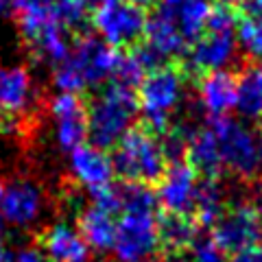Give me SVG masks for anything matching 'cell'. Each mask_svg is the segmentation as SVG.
<instances>
[{"label": "cell", "mask_w": 262, "mask_h": 262, "mask_svg": "<svg viewBox=\"0 0 262 262\" xmlns=\"http://www.w3.org/2000/svg\"><path fill=\"white\" fill-rule=\"evenodd\" d=\"M251 9L253 11H262V0H251Z\"/></svg>", "instance_id": "74e56055"}, {"label": "cell", "mask_w": 262, "mask_h": 262, "mask_svg": "<svg viewBox=\"0 0 262 262\" xmlns=\"http://www.w3.org/2000/svg\"><path fill=\"white\" fill-rule=\"evenodd\" d=\"M55 18L63 29H81L88 20L83 0H55Z\"/></svg>", "instance_id": "83f0119b"}, {"label": "cell", "mask_w": 262, "mask_h": 262, "mask_svg": "<svg viewBox=\"0 0 262 262\" xmlns=\"http://www.w3.org/2000/svg\"><path fill=\"white\" fill-rule=\"evenodd\" d=\"M92 24L98 33V39H103L107 46L127 48L144 37L146 15L142 7L129 3V0H110V3L96 7Z\"/></svg>", "instance_id": "52a82bcc"}, {"label": "cell", "mask_w": 262, "mask_h": 262, "mask_svg": "<svg viewBox=\"0 0 262 262\" xmlns=\"http://www.w3.org/2000/svg\"><path fill=\"white\" fill-rule=\"evenodd\" d=\"M225 212V194L214 179H208L199 186L194 203V223L201 227H214Z\"/></svg>", "instance_id": "cb8c5ba5"}, {"label": "cell", "mask_w": 262, "mask_h": 262, "mask_svg": "<svg viewBox=\"0 0 262 262\" xmlns=\"http://www.w3.org/2000/svg\"><path fill=\"white\" fill-rule=\"evenodd\" d=\"M3 192H5V184H0V203H3Z\"/></svg>", "instance_id": "ab89813d"}, {"label": "cell", "mask_w": 262, "mask_h": 262, "mask_svg": "<svg viewBox=\"0 0 262 262\" xmlns=\"http://www.w3.org/2000/svg\"><path fill=\"white\" fill-rule=\"evenodd\" d=\"M83 3H85L88 7H101V5H105V3H110V0H83Z\"/></svg>", "instance_id": "d590c367"}, {"label": "cell", "mask_w": 262, "mask_h": 262, "mask_svg": "<svg viewBox=\"0 0 262 262\" xmlns=\"http://www.w3.org/2000/svg\"><path fill=\"white\" fill-rule=\"evenodd\" d=\"M186 96V79L175 66H158L140 83L138 110L153 131H164L170 118L182 107Z\"/></svg>", "instance_id": "3957f363"}, {"label": "cell", "mask_w": 262, "mask_h": 262, "mask_svg": "<svg viewBox=\"0 0 262 262\" xmlns=\"http://www.w3.org/2000/svg\"><path fill=\"white\" fill-rule=\"evenodd\" d=\"M184 153L188 158V164L196 170L203 173L208 179L216 177L219 170L223 168L221 164V153H219V142L212 127H201L194 129L186 136L184 140Z\"/></svg>", "instance_id": "d6986e66"}, {"label": "cell", "mask_w": 262, "mask_h": 262, "mask_svg": "<svg viewBox=\"0 0 262 262\" xmlns=\"http://www.w3.org/2000/svg\"><path fill=\"white\" fill-rule=\"evenodd\" d=\"M151 57L146 55L144 51H131V53H120L116 70H114V83L127 85L134 90V85H140L144 77L149 75L151 70Z\"/></svg>", "instance_id": "484cf974"}, {"label": "cell", "mask_w": 262, "mask_h": 262, "mask_svg": "<svg viewBox=\"0 0 262 262\" xmlns=\"http://www.w3.org/2000/svg\"><path fill=\"white\" fill-rule=\"evenodd\" d=\"M114 170L129 184H153L166 170V151L164 144L149 131L131 129L116 144L114 151Z\"/></svg>", "instance_id": "277c9868"}, {"label": "cell", "mask_w": 262, "mask_h": 262, "mask_svg": "<svg viewBox=\"0 0 262 262\" xmlns=\"http://www.w3.org/2000/svg\"><path fill=\"white\" fill-rule=\"evenodd\" d=\"M46 212V196L42 186L29 177H15L5 186L0 216L15 229H31Z\"/></svg>", "instance_id": "9c48e42d"}, {"label": "cell", "mask_w": 262, "mask_h": 262, "mask_svg": "<svg viewBox=\"0 0 262 262\" xmlns=\"http://www.w3.org/2000/svg\"><path fill=\"white\" fill-rule=\"evenodd\" d=\"M238 53V39L236 31H214L206 29L201 37L194 39L192 51L188 55V63L196 72H216L227 70L234 63Z\"/></svg>", "instance_id": "4fadbf2b"}, {"label": "cell", "mask_w": 262, "mask_h": 262, "mask_svg": "<svg viewBox=\"0 0 262 262\" xmlns=\"http://www.w3.org/2000/svg\"><path fill=\"white\" fill-rule=\"evenodd\" d=\"M196 101L212 120L229 116V112L236 107V77L227 70L203 75L196 85Z\"/></svg>", "instance_id": "e0dca14e"}, {"label": "cell", "mask_w": 262, "mask_h": 262, "mask_svg": "<svg viewBox=\"0 0 262 262\" xmlns=\"http://www.w3.org/2000/svg\"><path fill=\"white\" fill-rule=\"evenodd\" d=\"M39 249L48 262H90L92 253L77 225L66 221H57L44 227L39 236Z\"/></svg>", "instance_id": "2e32d148"}, {"label": "cell", "mask_w": 262, "mask_h": 262, "mask_svg": "<svg viewBox=\"0 0 262 262\" xmlns=\"http://www.w3.org/2000/svg\"><path fill=\"white\" fill-rule=\"evenodd\" d=\"M162 247L155 210H125L116 221L114 262H151Z\"/></svg>", "instance_id": "5b68a950"}, {"label": "cell", "mask_w": 262, "mask_h": 262, "mask_svg": "<svg viewBox=\"0 0 262 262\" xmlns=\"http://www.w3.org/2000/svg\"><path fill=\"white\" fill-rule=\"evenodd\" d=\"M258 144H260V164H262V138H258Z\"/></svg>", "instance_id": "60d3db41"}, {"label": "cell", "mask_w": 262, "mask_h": 262, "mask_svg": "<svg viewBox=\"0 0 262 262\" xmlns=\"http://www.w3.org/2000/svg\"><path fill=\"white\" fill-rule=\"evenodd\" d=\"M212 238L227 251H241L249 245L262 241V208L258 203H234L229 206L214 225Z\"/></svg>", "instance_id": "ba28073f"}, {"label": "cell", "mask_w": 262, "mask_h": 262, "mask_svg": "<svg viewBox=\"0 0 262 262\" xmlns=\"http://www.w3.org/2000/svg\"><path fill=\"white\" fill-rule=\"evenodd\" d=\"M229 262H262V241L232 253V260Z\"/></svg>", "instance_id": "f546056e"}, {"label": "cell", "mask_w": 262, "mask_h": 262, "mask_svg": "<svg viewBox=\"0 0 262 262\" xmlns=\"http://www.w3.org/2000/svg\"><path fill=\"white\" fill-rule=\"evenodd\" d=\"M13 262H48L46 256L42 253L39 247H33V245H27V247H20L15 251Z\"/></svg>", "instance_id": "4dcf8cb0"}, {"label": "cell", "mask_w": 262, "mask_h": 262, "mask_svg": "<svg viewBox=\"0 0 262 262\" xmlns=\"http://www.w3.org/2000/svg\"><path fill=\"white\" fill-rule=\"evenodd\" d=\"M129 3H134V5H138V7H146V5L160 3V0H129Z\"/></svg>", "instance_id": "e575fe53"}, {"label": "cell", "mask_w": 262, "mask_h": 262, "mask_svg": "<svg viewBox=\"0 0 262 262\" xmlns=\"http://www.w3.org/2000/svg\"><path fill=\"white\" fill-rule=\"evenodd\" d=\"M199 173L188 162H173L158 182V203L170 216H188L194 212L199 192Z\"/></svg>", "instance_id": "8fae6325"}, {"label": "cell", "mask_w": 262, "mask_h": 262, "mask_svg": "<svg viewBox=\"0 0 262 262\" xmlns=\"http://www.w3.org/2000/svg\"><path fill=\"white\" fill-rule=\"evenodd\" d=\"M0 262H9V251H7V245L3 238H0Z\"/></svg>", "instance_id": "d6a6232c"}, {"label": "cell", "mask_w": 262, "mask_h": 262, "mask_svg": "<svg viewBox=\"0 0 262 262\" xmlns=\"http://www.w3.org/2000/svg\"><path fill=\"white\" fill-rule=\"evenodd\" d=\"M116 214L105 208L90 206L79 214L77 229L88 243V247L96 253H112L114 238H116Z\"/></svg>", "instance_id": "ac0fdd59"}, {"label": "cell", "mask_w": 262, "mask_h": 262, "mask_svg": "<svg viewBox=\"0 0 262 262\" xmlns=\"http://www.w3.org/2000/svg\"><path fill=\"white\" fill-rule=\"evenodd\" d=\"M138 114V94L127 85L112 83L88 105V138L103 151L116 146L134 129Z\"/></svg>", "instance_id": "7a4b0ae2"}, {"label": "cell", "mask_w": 262, "mask_h": 262, "mask_svg": "<svg viewBox=\"0 0 262 262\" xmlns=\"http://www.w3.org/2000/svg\"><path fill=\"white\" fill-rule=\"evenodd\" d=\"M190 256L192 262H227V253L212 236H196V241L190 245Z\"/></svg>", "instance_id": "f1b7e54d"}, {"label": "cell", "mask_w": 262, "mask_h": 262, "mask_svg": "<svg viewBox=\"0 0 262 262\" xmlns=\"http://www.w3.org/2000/svg\"><path fill=\"white\" fill-rule=\"evenodd\" d=\"M210 127L216 136L223 168L238 177H249L256 173L260 166V144L256 134L245 122L229 116L212 120Z\"/></svg>", "instance_id": "8992f818"}, {"label": "cell", "mask_w": 262, "mask_h": 262, "mask_svg": "<svg viewBox=\"0 0 262 262\" xmlns=\"http://www.w3.org/2000/svg\"><path fill=\"white\" fill-rule=\"evenodd\" d=\"M24 39H27L31 53L35 55V59L44 61L48 66H59L70 55V48H72L68 42V35H66V31L59 22L46 24V27L37 29Z\"/></svg>", "instance_id": "44dd1931"}, {"label": "cell", "mask_w": 262, "mask_h": 262, "mask_svg": "<svg viewBox=\"0 0 262 262\" xmlns=\"http://www.w3.org/2000/svg\"><path fill=\"white\" fill-rule=\"evenodd\" d=\"M11 11L18 13L22 37L46 27L55 18V0H11Z\"/></svg>", "instance_id": "603a6c76"}, {"label": "cell", "mask_w": 262, "mask_h": 262, "mask_svg": "<svg viewBox=\"0 0 262 262\" xmlns=\"http://www.w3.org/2000/svg\"><path fill=\"white\" fill-rule=\"evenodd\" d=\"M3 127H5V114L0 112V131H3Z\"/></svg>", "instance_id": "f35d334b"}, {"label": "cell", "mask_w": 262, "mask_h": 262, "mask_svg": "<svg viewBox=\"0 0 262 262\" xmlns=\"http://www.w3.org/2000/svg\"><path fill=\"white\" fill-rule=\"evenodd\" d=\"M184 48H186V39L168 11H164L160 7L151 18H146L142 51L151 57L153 63L175 59V57L184 53Z\"/></svg>", "instance_id": "9a60e30c"}, {"label": "cell", "mask_w": 262, "mask_h": 262, "mask_svg": "<svg viewBox=\"0 0 262 262\" xmlns=\"http://www.w3.org/2000/svg\"><path fill=\"white\" fill-rule=\"evenodd\" d=\"M160 7L173 15L186 42H194L203 35L210 13L214 9L210 0H160Z\"/></svg>", "instance_id": "ffe728a7"}, {"label": "cell", "mask_w": 262, "mask_h": 262, "mask_svg": "<svg viewBox=\"0 0 262 262\" xmlns=\"http://www.w3.org/2000/svg\"><path fill=\"white\" fill-rule=\"evenodd\" d=\"M238 46L251 57H262V11H251L236 24Z\"/></svg>", "instance_id": "4316f807"}, {"label": "cell", "mask_w": 262, "mask_h": 262, "mask_svg": "<svg viewBox=\"0 0 262 262\" xmlns=\"http://www.w3.org/2000/svg\"><path fill=\"white\" fill-rule=\"evenodd\" d=\"M256 199H258V206L262 208V179L256 184Z\"/></svg>", "instance_id": "836d02e7"}, {"label": "cell", "mask_w": 262, "mask_h": 262, "mask_svg": "<svg viewBox=\"0 0 262 262\" xmlns=\"http://www.w3.org/2000/svg\"><path fill=\"white\" fill-rule=\"evenodd\" d=\"M120 53L94 35H83L70 48V55L53 68L57 92L81 94L114 77Z\"/></svg>", "instance_id": "6da1fadb"}, {"label": "cell", "mask_w": 262, "mask_h": 262, "mask_svg": "<svg viewBox=\"0 0 262 262\" xmlns=\"http://www.w3.org/2000/svg\"><path fill=\"white\" fill-rule=\"evenodd\" d=\"M223 7H234V5H241V3H245V0H219Z\"/></svg>", "instance_id": "8d00e7d4"}, {"label": "cell", "mask_w": 262, "mask_h": 262, "mask_svg": "<svg viewBox=\"0 0 262 262\" xmlns=\"http://www.w3.org/2000/svg\"><path fill=\"white\" fill-rule=\"evenodd\" d=\"M236 112L245 120L262 118V68H245L236 77Z\"/></svg>", "instance_id": "7402d4cb"}, {"label": "cell", "mask_w": 262, "mask_h": 262, "mask_svg": "<svg viewBox=\"0 0 262 262\" xmlns=\"http://www.w3.org/2000/svg\"><path fill=\"white\" fill-rule=\"evenodd\" d=\"M179 262H184V260H179Z\"/></svg>", "instance_id": "b9f144b4"}, {"label": "cell", "mask_w": 262, "mask_h": 262, "mask_svg": "<svg viewBox=\"0 0 262 262\" xmlns=\"http://www.w3.org/2000/svg\"><path fill=\"white\" fill-rule=\"evenodd\" d=\"M196 223L190 216H166L160 223V241L170 251L190 249V245L196 241Z\"/></svg>", "instance_id": "d4e9b609"}, {"label": "cell", "mask_w": 262, "mask_h": 262, "mask_svg": "<svg viewBox=\"0 0 262 262\" xmlns=\"http://www.w3.org/2000/svg\"><path fill=\"white\" fill-rule=\"evenodd\" d=\"M37 105L35 79L24 66H0V112L5 116H27Z\"/></svg>", "instance_id": "5bb4252c"}, {"label": "cell", "mask_w": 262, "mask_h": 262, "mask_svg": "<svg viewBox=\"0 0 262 262\" xmlns=\"http://www.w3.org/2000/svg\"><path fill=\"white\" fill-rule=\"evenodd\" d=\"M68 173L79 188L96 194L110 188L114 182V162L103 149L94 144H83L68 153Z\"/></svg>", "instance_id": "7c38bea8"}, {"label": "cell", "mask_w": 262, "mask_h": 262, "mask_svg": "<svg viewBox=\"0 0 262 262\" xmlns=\"http://www.w3.org/2000/svg\"><path fill=\"white\" fill-rule=\"evenodd\" d=\"M11 13V0H0V20Z\"/></svg>", "instance_id": "1f68e13d"}, {"label": "cell", "mask_w": 262, "mask_h": 262, "mask_svg": "<svg viewBox=\"0 0 262 262\" xmlns=\"http://www.w3.org/2000/svg\"><path fill=\"white\" fill-rule=\"evenodd\" d=\"M53 120L55 144L63 153H72L88 140V107L79 94L57 92L48 103Z\"/></svg>", "instance_id": "30bf717a"}]
</instances>
